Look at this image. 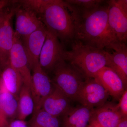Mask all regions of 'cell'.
<instances>
[{
    "instance_id": "obj_1",
    "label": "cell",
    "mask_w": 127,
    "mask_h": 127,
    "mask_svg": "<svg viewBox=\"0 0 127 127\" xmlns=\"http://www.w3.org/2000/svg\"><path fill=\"white\" fill-rule=\"evenodd\" d=\"M107 1L89 10H80L74 7L76 10L75 40L101 49L115 41L108 25Z\"/></svg>"
},
{
    "instance_id": "obj_2",
    "label": "cell",
    "mask_w": 127,
    "mask_h": 127,
    "mask_svg": "<svg viewBox=\"0 0 127 127\" xmlns=\"http://www.w3.org/2000/svg\"><path fill=\"white\" fill-rule=\"evenodd\" d=\"M75 8L64 0H53L47 6L39 18L47 30L62 44L71 43L76 35Z\"/></svg>"
},
{
    "instance_id": "obj_3",
    "label": "cell",
    "mask_w": 127,
    "mask_h": 127,
    "mask_svg": "<svg viewBox=\"0 0 127 127\" xmlns=\"http://www.w3.org/2000/svg\"><path fill=\"white\" fill-rule=\"evenodd\" d=\"M69 51L65 50L63 58L86 78H94L98 72L106 66L104 49L85 45L75 40Z\"/></svg>"
},
{
    "instance_id": "obj_4",
    "label": "cell",
    "mask_w": 127,
    "mask_h": 127,
    "mask_svg": "<svg viewBox=\"0 0 127 127\" xmlns=\"http://www.w3.org/2000/svg\"><path fill=\"white\" fill-rule=\"evenodd\" d=\"M53 85L71 100L76 101L86 78L70 63L63 59L55 66Z\"/></svg>"
},
{
    "instance_id": "obj_5",
    "label": "cell",
    "mask_w": 127,
    "mask_h": 127,
    "mask_svg": "<svg viewBox=\"0 0 127 127\" xmlns=\"http://www.w3.org/2000/svg\"><path fill=\"white\" fill-rule=\"evenodd\" d=\"M109 27L114 40L127 44V0H107Z\"/></svg>"
},
{
    "instance_id": "obj_6",
    "label": "cell",
    "mask_w": 127,
    "mask_h": 127,
    "mask_svg": "<svg viewBox=\"0 0 127 127\" xmlns=\"http://www.w3.org/2000/svg\"><path fill=\"white\" fill-rule=\"evenodd\" d=\"M109 93L95 78H87L80 88L76 101L92 109L106 103Z\"/></svg>"
},
{
    "instance_id": "obj_7",
    "label": "cell",
    "mask_w": 127,
    "mask_h": 127,
    "mask_svg": "<svg viewBox=\"0 0 127 127\" xmlns=\"http://www.w3.org/2000/svg\"><path fill=\"white\" fill-rule=\"evenodd\" d=\"M65 51L62 43L58 38L47 30L39 57L40 66L45 72L52 71L57 64L64 59Z\"/></svg>"
},
{
    "instance_id": "obj_8",
    "label": "cell",
    "mask_w": 127,
    "mask_h": 127,
    "mask_svg": "<svg viewBox=\"0 0 127 127\" xmlns=\"http://www.w3.org/2000/svg\"><path fill=\"white\" fill-rule=\"evenodd\" d=\"M104 49L106 55V67L118 75L127 87V44L114 41Z\"/></svg>"
},
{
    "instance_id": "obj_9",
    "label": "cell",
    "mask_w": 127,
    "mask_h": 127,
    "mask_svg": "<svg viewBox=\"0 0 127 127\" xmlns=\"http://www.w3.org/2000/svg\"><path fill=\"white\" fill-rule=\"evenodd\" d=\"M32 70L31 92L35 104L34 113L41 109L44 100L52 92L54 86L53 87L50 78L39 63Z\"/></svg>"
},
{
    "instance_id": "obj_10",
    "label": "cell",
    "mask_w": 127,
    "mask_h": 127,
    "mask_svg": "<svg viewBox=\"0 0 127 127\" xmlns=\"http://www.w3.org/2000/svg\"><path fill=\"white\" fill-rule=\"evenodd\" d=\"M10 64L20 75L23 84L31 90L32 75L25 49L20 38L15 34L14 45L11 51Z\"/></svg>"
},
{
    "instance_id": "obj_11",
    "label": "cell",
    "mask_w": 127,
    "mask_h": 127,
    "mask_svg": "<svg viewBox=\"0 0 127 127\" xmlns=\"http://www.w3.org/2000/svg\"><path fill=\"white\" fill-rule=\"evenodd\" d=\"M21 7L15 8V34L23 39L45 25L35 12L27 8Z\"/></svg>"
},
{
    "instance_id": "obj_12",
    "label": "cell",
    "mask_w": 127,
    "mask_h": 127,
    "mask_svg": "<svg viewBox=\"0 0 127 127\" xmlns=\"http://www.w3.org/2000/svg\"><path fill=\"white\" fill-rule=\"evenodd\" d=\"M15 8L12 9L0 26V69L1 70L10 64V54L15 37V32L11 21L12 16L15 15Z\"/></svg>"
},
{
    "instance_id": "obj_13",
    "label": "cell",
    "mask_w": 127,
    "mask_h": 127,
    "mask_svg": "<svg viewBox=\"0 0 127 127\" xmlns=\"http://www.w3.org/2000/svg\"><path fill=\"white\" fill-rule=\"evenodd\" d=\"M45 26L22 39V43L31 70L39 63V57L46 36Z\"/></svg>"
},
{
    "instance_id": "obj_14",
    "label": "cell",
    "mask_w": 127,
    "mask_h": 127,
    "mask_svg": "<svg viewBox=\"0 0 127 127\" xmlns=\"http://www.w3.org/2000/svg\"><path fill=\"white\" fill-rule=\"evenodd\" d=\"M95 78L115 99H119L127 87L120 77L111 68L105 67L100 70Z\"/></svg>"
},
{
    "instance_id": "obj_15",
    "label": "cell",
    "mask_w": 127,
    "mask_h": 127,
    "mask_svg": "<svg viewBox=\"0 0 127 127\" xmlns=\"http://www.w3.org/2000/svg\"><path fill=\"white\" fill-rule=\"evenodd\" d=\"M70 101L63 93L54 86L52 92L44 100L41 109L58 117L63 116L71 107Z\"/></svg>"
},
{
    "instance_id": "obj_16",
    "label": "cell",
    "mask_w": 127,
    "mask_h": 127,
    "mask_svg": "<svg viewBox=\"0 0 127 127\" xmlns=\"http://www.w3.org/2000/svg\"><path fill=\"white\" fill-rule=\"evenodd\" d=\"M123 117L117 105L106 103L93 109L91 119L103 127H117Z\"/></svg>"
},
{
    "instance_id": "obj_17",
    "label": "cell",
    "mask_w": 127,
    "mask_h": 127,
    "mask_svg": "<svg viewBox=\"0 0 127 127\" xmlns=\"http://www.w3.org/2000/svg\"><path fill=\"white\" fill-rule=\"evenodd\" d=\"M18 98L8 92L0 95V127H8L9 120L17 117Z\"/></svg>"
},
{
    "instance_id": "obj_18",
    "label": "cell",
    "mask_w": 127,
    "mask_h": 127,
    "mask_svg": "<svg viewBox=\"0 0 127 127\" xmlns=\"http://www.w3.org/2000/svg\"><path fill=\"white\" fill-rule=\"evenodd\" d=\"M93 109L82 105L71 107L63 115V127H87Z\"/></svg>"
},
{
    "instance_id": "obj_19",
    "label": "cell",
    "mask_w": 127,
    "mask_h": 127,
    "mask_svg": "<svg viewBox=\"0 0 127 127\" xmlns=\"http://www.w3.org/2000/svg\"><path fill=\"white\" fill-rule=\"evenodd\" d=\"M1 70V77L5 91L18 98V94L23 84L20 75L10 64Z\"/></svg>"
},
{
    "instance_id": "obj_20",
    "label": "cell",
    "mask_w": 127,
    "mask_h": 127,
    "mask_svg": "<svg viewBox=\"0 0 127 127\" xmlns=\"http://www.w3.org/2000/svg\"><path fill=\"white\" fill-rule=\"evenodd\" d=\"M35 104L29 87L23 84L18 95L17 119L25 120L34 112Z\"/></svg>"
},
{
    "instance_id": "obj_21",
    "label": "cell",
    "mask_w": 127,
    "mask_h": 127,
    "mask_svg": "<svg viewBox=\"0 0 127 127\" xmlns=\"http://www.w3.org/2000/svg\"><path fill=\"white\" fill-rule=\"evenodd\" d=\"M30 127H61L58 117L41 109L34 113L30 123Z\"/></svg>"
},
{
    "instance_id": "obj_22",
    "label": "cell",
    "mask_w": 127,
    "mask_h": 127,
    "mask_svg": "<svg viewBox=\"0 0 127 127\" xmlns=\"http://www.w3.org/2000/svg\"><path fill=\"white\" fill-rule=\"evenodd\" d=\"M53 0H16L21 6L27 8L34 12L38 16L40 15L46 6Z\"/></svg>"
},
{
    "instance_id": "obj_23",
    "label": "cell",
    "mask_w": 127,
    "mask_h": 127,
    "mask_svg": "<svg viewBox=\"0 0 127 127\" xmlns=\"http://www.w3.org/2000/svg\"><path fill=\"white\" fill-rule=\"evenodd\" d=\"M69 4L80 10H89L98 7L106 3L103 0H66Z\"/></svg>"
},
{
    "instance_id": "obj_24",
    "label": "cell",
    "mask_w": 127,
    "mask_h": 127,
    "mask_svg": "<svg viewBox=\"0 0 127 127\" xmlns=\"http://www.w3.org/2000/svg\"><path fill=\"white\" fill-rule=\"evenodd\" d=\"M118 104L117 105L119 110L123 117H127V90L124 92L119 98Z\"/></svg>"
},
{
    "instance_id": "obj_25",
    "label": "cell",
    "mask_w": 127,
    "mask_h": 127,
    "mask_svg": "<svg viewBox=\"0 0 127 127\" xmlns=\"http://www.w3.org/2000/svg\"><path fill=\"white\" fill-rule=\"evenodd\" d=\"M8 127H28L25 120L14 119L9 123Z\"/></svg>"
},
{
    "instance_id": "obj_26",
    "label": "cell",
    "mask_w": 127,
    "mask_h": 127,
    "mask_svg": "<svg viewBox=\"0 0 127 127\" xmlns=\"http://www.w3.org/2000/svg\"><path fill=\"white\" fill-rule=\"evenodd\" d=\"M11 10L12 9L5 8L0 11V26L4 22L5 20L10 14Z\"/></svg>"
},
{
    "instance_id": "obj_27",
    "label": "cell",
    "mask_w": 127,
    "mask_h": 127,
    "mask_svg": "<svg viewBox=\"0 0 127 127\" xmlns=\"http://www.w3.org/2000/svg\"><path fill=\"white\" fill-rule=\"evenodd\" d=\"M12 4H14V0H0V11Z\"/></svg>"
},
{
    "instance_id": "obj_28",
    "label": "cell",
    "mask_w": 127,
    "mask_h": 127,
    "mask_svg": "<svg viewBox=\"0 0 127 127\" xmlns=\"http://www.w3.org/2000/svg\"><path fill=\"white\" fill-rule=\"evenodd\" d=\"M117 127H127V117H123L120 119Z\"/></svg>"
},
{
    "instance_id": "obj_29",
    "label": "cell",
    "mask_w": 127,
    "mask_h": 127,
    "mask_svg": "<svg viewBox=\"0 0 127 127\" xmlns=\"http://www.w3.org/2000/svg\"><path fill=\"white\" fill-rule=\"evenodd\" d=\"M1 70L0 69V95L3 92H6L3 85L2 82V77H1Z\"/></svg>"
},
{
    "instance_id": "obj_30",
    "label": "cell",
    "mask_w": 127,
    "mask_h": 127,
    "mask_svg": "<svg viewBox=\"0 0 127 127\" xmlns=\"http://www.w3.org/2000/svg\"><path fill=\"white\" fill-rule=\"evenodd\" d=\"M89 124L90 125H92L93 127H103L101 126L100 124H98V123L96 122H95L92 119H90V121H89Z\"/></svg>"
},
{
    "instance_id": "obj_31",
    "label": "cell",
    "mask_w": 127,
    "mask_h": 127,
    "mask_svg": "<svg viewBox=\"0 0 127 127\" xmlns=\"http://www.w3.org/2000/svg\"><path fill=\"white\" fill-rule=\"evenodd\" d=\"M87 127H93V126H92V125H90V124H89V125H88L87 126Z\"/></svg>"
}]
</instances>
